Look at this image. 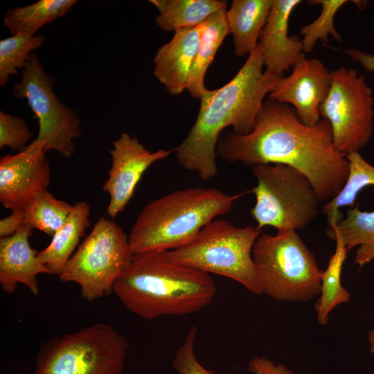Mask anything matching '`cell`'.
<instances>
[{
  "label": "cell",
  "instance_id": "d6a6232c",
  "mask_svg": "<svg viewBox=\"0 0 374 374\" xmlns=\"http://www.w3.org/2000/svg\"><path fill=\"white\" fill-rule=\"evenodd\" d=\"M345 53L353 60L359 63L366 70L374 72V55L357 49L349 48Z\"/></svg>",
  "mask_w": 374,
  "mask_h": 374
},
{
  "label": "cell",
  "instance_id": "4316f807",
  "mask_svg": "<svg viewBox=\"0 0 374 374\" xmlns=\"http://www.w3.org/2000/svg\"><path fill=\"white\" fill-rule=\"evenodd\" d=\"M44 42L42 35H15L0 41V85L6 87L12 75L27 65L34 51Z\"/></svg>",
  "mask_w": 374,
  "mask_h": 374
},
{
  "label": "cell",
  "instance_id": "ffe728a7",
  "mask_svg": "<svg viewBox=\"0 0 374 374\" xmlns=\"http://www.w3.org/2000/svg\"><path fill=\"white\" fill-rule=\"evenodd\" d=\"M226 10L217 11L197 26L198 48L187 89L193 98H200L207 90L204 84L206 72L224 38L230 33L226 19Z\"/></svg>",
  "mask_w": 374,
  "mask_h": 374
},
{
  "label": "cell",
  "instance_id": "3957f363",
  "mask_svg": "<svg viewBox=\"0 0 374 374\" xmlns=\"http://www.w3.org/2000/svg\"><path fill=\"white\" fill-rule=\"evenodd\" d=\"M113 293L146 320L186 315L208 305L216 294L210 274L169 260L163 252L134 254L114 283Z\"/></svg>",
  "mask_w": 374,
  "mask_h": 374
},
{
  "label": "cell",
  "instance_id": "30bf717a",
  "mask_svg": "<svg viewBox=\"0 0 374 374\" xmlns=\"http://www.w3.org/2000/svg\"><path fill=\"white\" fill-rule=\"evenodd\" d=\"M331 75L329 92L319 112L332 127L335 148L346 155L359 152L372 136L373 91L364 75L354 69L341 66Z\"/></svg>",
  "mask_w": 374,
  "mask_h": 374
},
{
  "label": "cell",
  "instance_id": "4fadbf2b",
  "mask_svg": "<svg viewBox=\"0 0 374 374\" xmlns=\"http://www.w3.org/2000/svg\"><path fill=\"white\" fill-rule=\"evenodd\" d=\"M51 168L46 152L30 143L0 159V202L12 211L24 210L47 190Z\"/></svg>",
  "mask_w": 374,
  "mask_h": 374
},
{
  "label": "cell",
  "instance_id": "603a6c76",
  "mask_svg": "<svg viewBox=\"0 0 374 374\" xmlns=\"http://www.w3.org/2000/svg\"><path fill=\"white\" fill-rule=\"evenodd\" d=\"M348 174L339 193L323 204L321 211L326 215L328 227L337 225L344 217L340 208L354 207L356 198L364 188L374 186V166L367 162L359 152L346 154Z\"/></svg>",
  "mask_w": 374,
  "mask_h": 374
},
{
  "label": "cell",
  "instance_id": "f546056e",
  "mask_svg": "<svg viewBox=\"0 0 374 374\" xmlns=\"http://www.w3.org/2000/svg\"><path fill=\"white\" fill-rule=\"evenodd\" d=\"M33 137L26 121L19 116L0 112V148L21 149Z\"/></svg>",
  "mask_w": 374,
  "mask_h": 374
},
{
  "label": "cell",
  "instance_id": "836d02e7",
  "mask_svg": "<svg viewBox=\"0 0 374 374\" xmlns=\"http://www.w3.org/2000/svg\"><path fill=\"white\" fill-rule=\"evenodd\" d=\"M368 340L369 343V351L374 354V329L368 332Z\"/></svg>",
  "mask_w": 374,
  "mask_h": 374
},
{
  "label": "cell",
  "instance_id": "d4e9b609",
  "mask_svg": "<svg viewBox=\"0 0 374 374\" xmlns=\"http://www.w3.org/2000/svg\"><path fill=\"white\" fill-rule=\"evenodd\" d=\"M328 237L335 241L336 247L326 269L322 271L321 296L315 305L317 321L322 326L328 324V315L332 310L347 303L350 297V293L341 283V271L348 251L338 233H332Z\"/></svg>",
  "mask_w": 374,
  "mask_h": 374
},
{
  "label": "cell",
  "instance_id": "ac0fdd59",
  "mask_svg": "<svg viewBox=\"0 0 374 374\" xmlns=\"http://www.w3.org/2000/svg\"><path fill=\"white\" fill-rule=\"evenodd\" d=\"M272 5V0H233L226 11L235 54L249 55L258 45Z\"/></svg>",
  "mask_w": 374,
  "mask_h": 374
},
{
  "label": "cell",
  "instance_id": "e0dca14e",
  "mask_svg": "<svg viewBox=\"0 0 374 374\" xmlns=\"http://www.w3.org/2000/svg\"><path fill=\"white\" fill-rule=\"evenodd\" d=\"M199 43L197 26L176 30L154 55V75L171 95L187 90Z\"/></svg>",
  "mask_w": 374,
  "mask_h": 374
},
{
  "label": "cell",
  "instance_id": "8992f818",
  "mask_svg": "<svg viewBox=\"0 0 374 374\" xmlns=\"http://www.w3.org/2000/svg\"><path fill=\"white\" fill-rule=\"evenodd\" d=\"M252 257L262 294L290 302L308 301L320 294L322 270L296 231L260 233Z\"/></svg>",
  "mask_w": 374,
  "mask_h": 374
},
{
  "label": "cell",
  "instance_id": "7a4b0ae2",
  "mask_svg": "<svg viewBox=\"0 0 374 374\" xmlns=\"http://www.w3.org/2000/svg\"><path fill=\"white\" fill-rule=\"evenodd\" d=\"M259 44L235 76L201 96L195 123L183 141L174 149L179 163L204 181L217 175V145L221 132L232 127L233 133L247 134L270 91L283 76L263 71Z\"/></svg>",
  "mask_w": 374,
  "mask_h": 374
},
{
  "label": "cell",
  "instance_id": "9a60e30c",
  "mask_svg": "<svg viewBox=\"0 0 374 374\" xmlns=\"http://www.w3.org/2000/svg\"><path fill=\"white\" fill-rule=\"evenodd\" d=\"M300 0H272V5L262 28L258 44L263 66L269 73L282 76L293 67L303 52L302 39L288 35L290 15Z\"/></svg>",
  "mask_w": 374,
  "mask_h": 374
},
{
  "label": "cell",
  "instance_id": "44dd1931",
  "mask_svg": "<svg viewBox=\"0 0 374 374\" xmlns=\"http://www.w3.org/2000/svg\"><path fill=\"white\" fill-rule=\"evenodd\" d=\"M159 11L157 26L163 31L195 27L217 11L227 8L224 0H150Z\"/></svg>",
  "mask_w": 374,
  "mask_h": 374
},
{
  "label": "cell",
  "instance_id": "5bb4252c",
  "mask_svg": "<svg viewBox=\"0 0 374 374\" xmlns=\"http://www.w3.org/2000/svg\"><path fill=\"white\" fill-rule=\"evenodd\" d=\"M331 78V72L320 60L308 59L302 53L292 73L281 77L268 97L291 104L299 120L313 126L321 120L319 109L329 92Z\"/></svg>",
  "mask_w": 374,
  "mask_h": 374
},
{
  "label": "cell",
  "instance_id": "5b68a950",
  "mask_svg": "<svg viewBox=\"0 0 374 374\" xmlns=\"http://www.w3.org/2000/svg\"><path fill=\"white\" fill-rule=\"evenodd\" d=\"M260 233L257 226L238 227L214 219L188 244L164 253L173 262L227 277L260 295L262 292L252 250Z\"/></svg>",
  "mask_w": 374,
  "mask_h": 374
},
{
  "label": "cell",
  "instance_id": "4dcf8cb0",
  "mask_svg": "<svg viewBox=\"0 0 374 374\" xmlns=\"http://www.w3.org/2000/svg\"><path fill=\"white\" fill-rule=\"evenodd\" d=\"M248 370L253 374H294L283 364H275L272 360L260 356L249 361Z\"/></svg>",
  "mask_w": 374,
  "mask_h": 374
},
{
  "label": "cell",
  "instance_id": "ba28073f",
  "mask_svg": "<svg viewBox=\"0 0 374 374\" xmlns=\"http://www.w3.org/2000/svg\"><path fill=\"white\" fill-rule=\"evenodd\" d=\"M257 184L250 214L260 229L273 226L279 231L303 229L320 211V202L310 180L297 170L280 163L252 167Z\"/></svg>",
  "mask_w": 374,
  "mask_h": 374
},
{
  "label": "cell",
  "instance_id": "2e32d148",
  "mask_svg": "<svg viewBox=\"0 0 374 374\" xmlns=\"http://www.w3.org/2000/svg\"><path fill=\"white\" fill-rule=\"evenodd\" d=\"M33 229L25 224L12 235L0 238V284L8 294L14 293L18 283H21L33 294L37 295V275L53 274L39 260L38 252L29 244Z\"/></svg>",
  "mask_w": 374,
  "mask_h": 374
},
{
  "label": "cell",
  "instance_id": "83f0119b",
  "mask_svg": "<svg viewBox=\"0 0 374 374\" xmlns=\"http://www.w3.org/2000/svg\"><path fill=\"white\" fill-rule=\"evenodd\" d=\"M346 2V0L308 1L310 4L321 5L322 10L317 19L301 28L304 53H311L318 40L328 43L329 34L337 42L341 41L340 34L334 26V17L339 9Z\"/></svg>",
  "mask_w": 374,
  "mask_h": 374
},
{
  "label": "cell",
  "instance_id": "7402d4cb",
  "mask_svg": "<svg viewBox=\"0 0 374 374\" xmlns=\"http://www.w3.org/2000/svg\"><path fill=\"white\" fill-rule=\"evenodd\" d=\"M326 233H338L348 251L358 247L354 262L359 269L374 260V211H362L358 206L348 209L346 217Z\"/></svg>",
  "mask_w": 374,
  "mask_h": 374
},
{
  "label": "cell",
  "instance_id": "9c48e42d",
  "mask_svg": "<svg viewBox=\"0 0 374 374\" xmlns=\"http://www.w3.org/2000/svg\"><path fill=\"white\" fill-rule=\"evenodd\" d=\"M134 256L122 227L102 217L79 244L58 278L77 283L82 297L91 303L113 293L114 283Z\"/></svg>",
  "mask_w": 374,
  "mask_h": 374
},
{
  "label": "cell",
  "instance_id": "f1b7e54d",
  "mask_svg": "<svg viewBox=\"0 0 374 374\" xmlns=\"http://www.w3.org/2000/svg\"><path fill=\"white\" fill-rule=\"evenodd\" d=\"M197 333V326L192 325L175 352L172 366L178 374H215L213 371L203 366L195 355V343Z\"/></svg>",
  "mask_w": 374,
  "mask_h": 374
},
{
  "label": "cell",
  "instance_id": "52a82bcc",
  "mask_svg": "<svg viewBox=\"0 0 374 374\" xmlns=\"http://www.w3.org/2000/svg\"><path fill=\"white\" fill-rule=\"evenodd\" d=\"M127 349L124 336L96 323L43 343L34 374H122Z\"/></svg>",
  "mask_w": 374,
  "mask_h": 374
},
{
  "label": "cell",
  "instance_id": "d6986e66",
  "mask_svg": "<svg viewBox=\"0 0 374 374\" xmlns=\"http://www.w3.org/2000/svg\"><path fill=\"white\" fill-rule=\"evenodd\" d=\"M90 206L86 202H78L63 225L52 236L50 244L37 253L39 260L53 274L60 275L69 258L79 246L90 226Z\"/></svg>",
  "mask_w": 374,
  "mask_h": 374
},
{
  "label": "cell",
  "instance_id": "cb8c5ba5",
  "mask_svg": "<svg viewBox=\"0 0 374 374\" xmlns=\"http://www.w3.org/2000/svg\"><path fill=\"white\" fill-rule=\"evenodd\" d=\"M75 0H39L28 6L8 9L3 21L12 35H35L44 25L65 15Z\"/></svg>",
  "mask_w": 374,
  "mask_h": 374
},
{
  "label": "cell",
  "instance_id": "484cf974",
  "mask_svg": "<svg viewBox=\"0 0 374 374\" xmlns=\"http://www.w3.org/2000/svg\"><path fill=\"white\" fill-rule=\"evenodd\" d=\"M73 206L55 198L48 190L24 209L25 224L53 236L63 225Z\"/></svg>",
  "mask_w": 374,
  "mask_h": 374
},
{
  "label": "cell",
  "instance_id": "1f68e13d",
  "mask_svg": "<svg viewBox=\"0 0 374 374\" xmlns=\"http://www.w3.org/2000/svg\"><path fill=\"white\" fill-rule=\"evenodd\" d=\"M24 210H14L0 220V238L12 235L25 225Z\"/></svg>",
  "mask_w": 374,
  "mask_h": 374
},
{
  "label": "cell",
  "instance_id": "7c38bea8",
  "mask_svg": "<svg viewBox=\"0 0 374 374\" xmlns=\"http://www.w3.org/2000/svg\"><path fill=\"white\" fill-rule=\"evenodd\" d=\"M112 167L103 190L109 195L108 216L115 217L123 211L133 197L143 173L154 163L164 159L173 150H148L135 136L123 132L112 142Z\"/></svg>",
  "mask_w": 374,
  "mask_h": 374
},
{
  "label": "cell",
  "instance_id": "6da1fadb",
  "mask_svg": "<svg viewBox=\"0 0 374 374\" xmlns=\"http://www.w3.org/2000/svg\"><path fill=\"white\" fill-rule=\"evenodd\" d=\"M217 154L247 166H290L307 177L321 204L339 193L348 174L346 155L335 148L329 121L306 125L287 104L270 98L265 100L253 130L247 134L223 135Z\"/></svg>",
  "mask_w": 374,
  "mask_h": 374
},
{
  "label": "cell",
  "instance_id": "8fae6325",
  "mask_svg": "<svg viewBox=\"0 0 374 374\" xmlns=\"http://www.w3.org/2000/svg\"><path fill=\"white\" fill-rule=\"evenodd\" d=\"M54 80L46 73L35 52L12 88L15 98L24 99L39 122V133L32 145L44 152L55 150L71 158L73 139L81 135L80 121L75 112L62 103L53 91Z\"/></svg>",
  "mask_w": 374,
  "mask_h": 374
},
{
  "label": "cell",
  "instance_id": "277c9868",
  "mask_svg": "<svg viewBox=\"0 0 374 374\" xmlns=\"http://www.w3.org/2000/svg\"><path fill=\"white\" fill-rule=\"evenodd\" d=\"M251 191L228 195L214 188L178 190L148 203L128 234L134 254L181 247L215 217L226 215L234 202Z\"/></svg>",
  "mask_w": 374,
  "mask_h": 374
}]
</instances>
